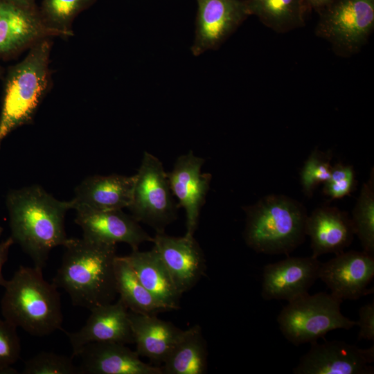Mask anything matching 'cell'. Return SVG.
I'll use <instances>...</instances> for the list:
<instances>
[{"mask_svg":"<svg viewBox=\"0 0 374 374\" xmlns=\"http://www.w3.org/2000/svg\"><path fill=\"white\" fill-rule=\"evenodd\" d=\"M310 10L319 13L331 0H305Z\"/></svg>","mask_w":374,"mask_h":374,"instance_id":"cell-34","label":"cell"},{"mask_svg":"<svg viewBox=\"0 0 374 374\" xmlns=\"http://www.w3.org/2000/svg\"><path fill=\"white\" fill-rule=\"evenodd\" d=\"M374 361L373 345L362 349L342 341L311 343L293 369L294 374H371Z\"/></svg>","mask_w":374,"mask_h":374,"instance_id":"cell-10","label":"cell"},{"mask_svg":"<svg viewBox=\"0 0 374 374\" xmlns=\"http://www.w3.org/2000/svg\"><path fill=\"white\" fill-rule=\"evenodd\" d=\"M178 208L162 163L154 155L144 152L134 175L132 199L127 208L130 215L138 222L150 226L156 233L164 232L177 219Z\"/></svg>","mask_w":374,"mask_h":374,"instance_id":"cell-8","label":"cell"},{"mask_svg":"<svg viewBox=\"0 0 374 374\" xmlns=\"http://www.w3.org/2000/svg\"><path fill=\"white\" fill-rule=\"evenodd\" d=\"M135 351L141 357L163 363L184 330L154 314L129 311Z\"/></svg>","mask_w":374,"mask_h":374,"instance_id":"cell-21","label":"cell"},{"mask_svg":"<svg viewBox=\"0 0 374 374\" xmlns=\"http://www.w3.org/2000/svg\"><path fill=\"white\" fill-rule=\"evenodd\" d=\"M50 39L37 43L19 62L9 68L0 114V148L16 129L30 124L49 85Z\"/></svg>","mask_w":374,"mask_h":374,"instance_id":"cell-5","label":"cell"},{"mask_svg":"<svg viewBox=\"0 0 374 374\" xmlns=\"http://www.w3.org/2000/svg\"><path fill=\"white\" fill-rule=\"evenodd\" d=\"M351 220L355 234L359 239L363 251L374 255V175L364 183L356 204L352 212Z\"/></svg>","mask_w":374,"mask_h":374,"instance_id":"cell-26","label":"cell"},{"mask_svg":"<svg viewBox=\"0 0 374 374\" xmlns=\"http://www.w3.org/2000/svg\"><path fill=\"white\" fill-rule=\"evenodd\" d=\"M305 233L310 238L312 255L318 258L325 253L335 255L351 244L355 230L351 217L337 207L321 206L308 215Z\"/></svg>","mask_w":374,"mask_h":374,"instance_id":"cell-19","label":"cell"},{"mask_svg":"<svg viewBox=\"0 0 374 374\" xmlns=\"http://www.w3.org/2000/svg\"><path fill=\"white\" fill-rule=\"evenodd\" d=\"M2 71H3V69H2L1 66L0 65V77H1V75L2 74Z\"/></svg>","mask_w":374,"mask_h":374,"instance_id":"cell-36","label":"cell"},{"mask_svg":"<svg viewBox=\"0 0 374 374\" xmlns=\"http://www.w3.org/2000/svg\"><path fill=\"white\" fill-rule=\"evenodd\" d=\"M207 346L199 325L184 332L161 366L163 374H204L207 371Z\"/></svg>","mask_w":374,"mask_h":374,"instance_id":"cell-24","label":"cell"},{"mask_svg":"<svg viewBox=\"0 0 374 374\" xmlns=\"http://www.w3.org/2000/svg\"><path fill=\"white\" fill-rule=\"evenodd\" d=\"M331 154L314 148L305 161L300 172V182L303 193L312 197L314 190L330 177Z\"/></svg>","mask_w":374,"mask_h":374,"instance_id":"cell-28","label":"cell"},{"mask_svg":"<svg viewBox=\"0 0 374 374\" xmlns=\"http://www.w3.org/2000/svg\"><path fill=\"white\" fill-rule=\"evenodd\" d=\"M249 15H255L267 28L285 33L305 26L311 10L305 0H245Z\"/></svg>","mask_w":374,"mask_h":374,"instance_id":"cell-23","label":"cell"},{"mask_svg":"<svg viewBox=\"0 0 374 374\" xmlns=\"http://www.w3.org/2000/svg\"><path fill=\"white\" fill-rule=\"evenodd\" d=\"M68 357L53 352L42 351L24 364L23 374H79L78 366Z\"/></svg>","mask_w":374,"mask_h":374,"instance_id":"cell-29","label":"cell"},{"mask_svg":"<svg viewBox=\"0 0 374 374\" xmlns=\"http://www.w3.org/2000/svg\"><path fill=\"white\" fill-rule=\"evenodd\" d=\"M14 243L10 236L0 242V286L2 287H4L7 281L3 275V267L8 260L10 249Z\"/></svg>","mask_w":374,"mask_h":374,"instance_id":"cell-33","label":"cell"},{"mask_svg":"<svg viewBox=\"0 0 374 374\" xmlns=\"http://www.w3.org/2000/svg\"><path fill=\"white\" fill-rule=\"evenodd\" d=\"M3 228L0 225V236L3 233Z\"/></svg>","mask_w":374,"mask_h":374,"instance_id":"cell-35","label":"cell"},{"mask_svg":"<svg viewBox=\"0 0 374 374\" xmlns=\"http://www.w3.org/2000/svg\"><path fill=\"white\" fill-rule=\"evenodd\" d=\"M10 237L43 269L51 251L64 246L69 238L64 228L71 200L56 199L37 185L9 191L6 197Z\"/></svg>","mask_w":374,"mask_h":374,"instance_id":"cell-1","label":"cell"},{"mask_svg":"<svg viewBox=\"0 0 374 374\" xmlns=\"http://www.w3.org/2000/svg\"><path fill=\"white\" fill-rule=\"evenodd\" d=\"M242 208L246 215L243 239L257 253L288 255L305 239L308 215L294 199L268 195Z\"/></svg>","mask_w":374,"mask_h":374,"instance_id":"cell-4","label":"cell"},{"mask_svg":"<svg viewBox=\"0 0 374 374\" xmlns=\"http://www.w3.org/2000/svg\"><path fill=\"white\" fill-rule=\"evenodd\" d=\"M205 160L192 150L177 157L168 178L171 191L186 213L187 235H194L197 228L200 211L210 188L212 175L202 173Z\"/></svg>","mask_w":374,"mask_h":374,"instance_id":"cell-13","label":"cell"},{"mask_svg":"<svg viewBox=\"0 0 374 374\" xmlns=\"http://www.w3.org/2000/svg\"><path fill=\"white\" fill-rule=\"evenodd\" d=\"M125 258L143 286L167 310L179 308L182 294L154 247L146 251L132 250Z\"/></svg>","mask_w":374,"mask_h":374,"instance_id":"cell-22","label":"cell"},{"mask_svg":"<svg viewBox=\"0 0 374 374\" xmlns=\"http://www.w3.org/2000/svg\"><path fill=\"white\" fill-rule=\"evenodd\" d=\"M90 312L85 324L79 330L66 333L73 357H76L84 346L91 343L134 344L129 310L121 300L97 306Z\"/></svg>","mask_w":374,"mask_h":374,"instance_id":"cell-17","label":"cell"},{"mask_svg":"<svg viewBox=\"0 0 374 374\" xmlns=\"http://www.w3.org/2000/svg\"><path fill=\"white\" fill-rule=\"evenodd\" d=\"M318 15L315 35L342 57L358 53L374 30V0H331Z\"/></svg>","mask_w":374,"mask_h":374,"instance_id":"cell-7","label":"cell"},{"mask_svg":"<svg viewBox=\"0 0 374 374\" xmlns=\"http://www.w3.org/2000/svg\"><path fill=\"white\" fill-rule=\"evenodd\" d=\"M79 374H163L161 366L143 362L126 344L94 342L84 346L78 355Z\"/></svg>","mask_w":374,"mask_h":374,"instance_id":"cell-18","label":"cell"},{"mask_svg":"<svg viewBox=\"0 0 374 374\" xmlns=\"http://www.w3.org/2000/svg\"><path fill=\"white\" fill-rule=\"evenodd\" d=\"M321 262L317 258L287 257L263 268L261 296L265 300L292 301L308 294L319 278Z\"/></svg>","mask_w":374,"mask_h":374,"instance_id":"cell-15","label":"cell"},{"mask_svg":"<svg viewBox=\"0 0 374 374\" xmlns=\"http://www.w3.org/2000/svg\"><path fill=\"white\" fill-rule=\"evenodd\" d=\"M134 184V175L89 176L76 186L73 209L83 206L101 211L123 210L130 204Z\"/></svg>","mask_w":374,"mask_h":374,"instance_id":"cell-20","label":"cell"},{"mask_svg":"<svg viewBox=\"0 0 374 374\" xmlns=\"http://www.w3.org/2000/svg\"><path fill=\"white\" fill-rule=\"evenodd\" d=\"M374 276V257L364 251H342L321 263L319 278L337 299L357 300L371 292L368 286Z\"/></svg>","mask_w":374,"mask_h":374,"instance_id":"cell-12","label":"cell"},{"mask_svg":"<svg viewBox=\"0 0 374 374\" xmlns=\"http://www.w3.org/2000/svg\"><path fill=\"white\" fill-rule=\"evenodd\" d=\"M356 184L353 167L339 163L332 166L330 177L323 184V192L331 200L341 199L350 195Z\"/></svg>","mask_w":374,"mask_h":374,"instance_id":"cell-31","label":"cell"},{"mask_svg":"<svg viewBox=\"0 0 374 374\" xmlns=\"http://www.w3.org/2000/svg\"><path fill=\"white\" fill-rule=\"evenodd\" d=\"M152 242L178 291L182 294L192 289L206 270L203 251L194 235L175 237L158 232Z\"/></svg>","mask_w":374,"mask_h":374,"instance_id":"cell-16","label":"cell"},{"mask_svg":"<svg viewBox=\"0 0 374 374\" xmlns=\"http://www.w3.org/2000/svg\"><path fill=\"white\" fill-rule=\"evenodd\" d=\"M93 0H43L41 13L52 28L66 37L73 35L71 29L74 18Z\"/></svg>","mask_w":374,"mask_h":374,"instance_id":"cell-27","label":"cell"},{"mask_svg":"<svg viewBox=\"0 0 374 374\" xmlns=\"http://www.w3.org/2000/svg\"><path fill=\"white\" fill-rule=\"evenodd\" d=\"M17 327L0 319V373H16L12 368L20 357L21 344Z\"/></svg>","mask_w":374,"mask_h":374,"instance_id":"cell-30","label":"cell"},{"mask_svg":"<svg viewBox=\"0 0 374 374\" xmlns=\"http://www.w3.org/2000/svg\"><path fill=\"white\" fill-rule=\"evenodd\" d=\"M357 326L359 328L358 340H374V303H368L362 306L359 310V320Z\"/></svg>","mask_w":374,"mask_h":374,"instance_id":"cell-32","label":"cell"},{"mask_svg":"<svg viewBox=\"0 0 374 374\" xmlns=\"http://www.w3.org/2000/svg\"><path fill=\"white\" fill-rule=\"evenodd\" d=\"M73 209L75 222L82 229L83 238L112 244L125 243L132 250L139 249L143 242L153 241L139 222L123 210L101 211L83 206Z\"/></svg>","mask_w":374,"mask_h":374,"instance_id":"cell-14","label":"cell"},{"mask_svg":"<svg viewBox=\"0 0 374 374\" xmlns=\"http://www.w3.org/2000/svg\"><path fill=\"white\" fill-rule=\"evenodd\" d=\"M341 303L331 294L308 293L282 309L277 317L279 329L295 346L317 341L333 330L350 329L357 321L341 314Z\"/></svg>","mask_w":374,"mask_h":374,"instance_id":"cell-6","label":"cell"},{"mask_svg":"<svg viewBox=\"0 0 374 374\" xmlns=\"http://www.w3.org/2000/svg\"><path fill=\"white\" fill-rule=\"evenodd\" d=\"M114 276L117 294L129 311L155 314L167 310L143 286L125 256H116Z\"/></svg>","mask_w":374,"mask_h":374,"instance_id":"cell-25","label":"cell"},{"mask_svg":"<svg viewBox=\"0 0 374 374\" xmlns=\"http://www.w3.org/2000/svg\"><path fill=\"white\" fill-rule=\"evenodd\" d=\"M193 55L217 50L249 16L245 0H197Z\"/></svg>","mask_w":374,"mask_h":374,"instance_id":"cell-11","label":"cell"},{"mask_svg":"<svg viewBox=\"0 0 374 374\" xmlns=\"http://www.w3.org/2000/svg\"><path fill=\"white\" fill-rule=\"evenodd\" d=\"M53 279L74 305L91 310L112 303L117 292L114 276L116 244L85 238H69Z\"/></svg>","mask_w":374,"mask_h":374,"instance_id":"cell-2","label":"cell"},{"mask_svg":"<svg viewBox=\"0 0 374 374\" xmlns=\"http://www.w3.org/2000/svg\"><path fill=\"white\" fill-rule=\"evenodd\" d=\"M3 287V319L33 336L44 337L62 329L60 296L56 285L44 279L42 269L21 265Z\"/></svg>","mask_w":374,"mask_h":374,"instance_id":"cell-3","label":"cell"},{"mask_svg":"<svg viewBox=\"0 0 374 374\" xmlns=\"http://www.w3.org/2000/svg\"><path fill=\"white\" fill-rule=\"evenodd\" d=\"M52 37L66 36L46 23L34 0H0V58Z\"/></svg>","mask_w":374,"mask_h":374,"instance_id":"cell-9","label":"cell"}]
</instances>
